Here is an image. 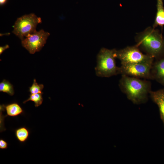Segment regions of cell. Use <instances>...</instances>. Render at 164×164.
<instances>
[{
	"label": "cell",
	"instance_id": "e0dca14e",
	"mask_svg": "<svg viewBox=\"0 0 164 164\" xmlns=\"http://www.w3.org/2000/svg\"><path fill=\"white\" fill-rule=\"evenodd\" d=\"M9 48V45H6L0 47V54L1 55L2 53L6 49Z\"/></svg>",
	"mask_w": 164,
	"mask_h": 164
},
{
	"label": "cell",
	"instance_id": "3957f363",
	"mask_svg": "<svg viewBox=\"0 0 164 164\" xmlns=\"http://www.w3.org/2000/svg\"><path fill=\"white\" fill-rule=\"evenodd\" d=\"M115 49H109L102 48L97 57V64L95 67L96 76L109 77L119 74V67L115 61Z\"/></svg>",
	"mask_w": 164,
	"mask_h": 164
},
{
	"label": "cell",
	"instance_id": "30bf717a",
	"mask_svg": "<svg viewBox=\"0 0 164 164\" xmlns=\"http://www.w3.org/2000/svg\"><path fill=\"white\" fill-rule=\"evenodd\" d=\"M157 12L153 27L164 26V7L163 0H157Z\"/></svg>",
	"mask_w": 164,
	"mask_h": 164
},
{
	"label": "cell",
	"instance_id": "4fadbf2b",
	"mask_svg": "<svg viewBox=\"0 0 164 164\" xmlns=\"http://www.w3.org/2000/svg\"><path fill=\"white\" fill-rule=\"evenodd\" d=\"M0 91L12 96L14 94L13 85L8 81L3 80L0 83Z\"/></svg>",
	"mask_w": 164,
	"mask_h": 164
},
{
	"label": "cell",
	"instance_id": "ac0fdd59",
	"mask_svg": "<svg viewBox=\"0 0 164 164\" xmlns=\"http://www.w3.org/2000/svg\"><path fill=\"white\" fill-rule=\"evenodd\" d=\"M8 0H0V5H3L5 4Z\"/></svg>",
	"mask_w": 164,
	"mask_h": 164
},
{
	"label": "cell",
	"instance_id": "7c38bea8",
	"mask_svg": "<svg viewBox=\"0 0 164 164\" xmlns=\"http://www.w3.org/2000/svg\"><path fill=\"white\" fill-rule=\"evenodd\" d=\"M15 135L17 139L21 143H24L28 139L29 135V130L25 127H21L15 130Z\"/></svg>",
	"mask_w": 164,
	"mask_h": 164
},
{
	"label": "cell",
	"instance_id": "5b68a950",
	"mask_svg": "<svg viewBox=\"0 0 164 164\" xmlns=\"http://www.w3.org/2000/svg\"><path fill=\"white\" fill-rule=\"evenodd\" d=\"M115 56L120 61L121 64L153 63L154 59L150 56L142 53L136 45L116 50Z\"/></svg>",
	"mask_w": 164,
	"mask_h": 164
},
{
	"label": "cell",
	"instance_id": "277c9868",
	"mask_svg": "<svg viewBox=\"0 0 164 164\" xmlns=\"http://www.w3.org/2000/svg\"><path fill=\"white\" fill-rule=\"evenodd\" d=\"M41 22V18L34 13L25 15L17 19L12 32L22 40L36 31L37 25Z\"/></svg>",
	"mask_w": 164,
	"mask_h": 164
},
{
	"label": "cell",
	"instance_id": "ba28073f",
	"mask_svg": "<svg viewBox=\"0 0 164 164\" xmlns=\"http://www.w3.org/2000/svg\"><path fill=\"white\" fill-rule=\"evenodd\" d=\"M152 80L164 86V57L153 63L151 69Z\"/></svg>",
	"mask_w": 164,
	"mask_h": 164
},
{
	"label": "cell",
	"instance_id": "9c48e42d",
	"mask_svg": "<svg viewBox=\"0 0 164 164\" xmlns=\"http://www.w3.org/2000/svg\"><path fill=\"white\" fill-rule=\"evenodd\" d=\"M149 95L159 108L160 118L164 126V88L155 91H151Z\"/></svg>",
	"mask_w": 164,
	"mask_h": 164
},
{
	"label": "cell",
	"instance_id": "8fae6325",
	"mask_svg": "<svg viewBox=\"0 0 164 164\" xmlns=\"http://www.w3.org/2000/svg\"><path fill=\"white\" fill-rule=\"evenodd\" d=\"M4 110L6 111L7 116L15 117L17 116L23 112V111L19 105L16 102H13L6 105L3 104Z\"/></svg>",
	"mask_w": 164,
	"mask_h": 164
},
{
	"label": "cell",
	"instance_id": "9a60e30c",
	"mask_svg": "<svg viewBox=\"0 0 164 164\" xmlns=\"http://www.w3.org/2000/svg\"><path fill=\"white\" fill-rule=\"evenodd\" d=\"M44 88L43 84H38L36 82V79L33 80L32 85L29 87V91L31 94L43 93L42 92Z\"/></svg>",
	"mask_w": 164,
	"mask_h": 164
},
{
	"label": "cell",
	"instance_id": "7a4b0ae2",
	"mask_svg": "<svg viewBox=\"0 0 164 164\" xmlns=\"http://www.w3.org/2000/svg\"><path fill=\"white\" fill-rule=\"evenodd\" d=\"M136 46L154 58L164 56V39L157 29L149 27L136 36Z\"/></svg>",
	"mask_w": 164,
	"mask_h": 164
},
{
	"label": "cell",
	"instance_id": "6da1fadb",
	"mask_svg": "<svg viewBox=\"0 0 164 164\" xmlns=\"http://www.w3.org/2000/svg\"><path fill=\"white\" fill-rule=\"evenodd\" d=\"M119 86L128 99L135 104L146 102L151 91L149 81L124 75H121Z\"/></svg>",
	"mask_w": 164,
	"mask_h": 164
},
{
	"label": "cell",
	"instance_id": "5bb4252c",
	"mask_svg": "<svg viewBox=\"0 0 164 164\" xmlns=\"http://www.w3.org/2000/svg\"><path fill=\"white\" fill-rule=\"evenodd\" d=\"M43 93L31 94L29 98L23 102V103L25 104L29 101H32L34 102L35 106L38 107L42 104L43 102Z\"/></svg>",
	"mask_w": 164,
	"mask_h": 164
},
{
	"label": "cell",
	"instance_id": "2e32d148",
	"mask_svg": "<svg viewBox=\"0 0 164 164\" xmlns=\"http://www.w3.org/2000/svg\"><path fill=\"white\" fill-rule=\"evenodd\" d=\"M8 144L5 140L1 139H0V149H7L8 148Z\"/></svg>",
	"mask_w": 164,
	"mask_h": 164
},
{
	"label": "cell",
	"instance_id": "52a82bcc",
	"mask_svg": "<svg viewBox=\"0 0 164 164\" xmlns=\"http://www.w3.org/2000/svg\"><path fill=\"white\" fill-rule=\"evenodd\" d=\"M50 35L43 29L36 31L21 40L22 45L30 54H33L41 50Z\"/></svg>",
	"mask_w": 164,
	"mask_h": 164
},
{
	"label": "cell",
	"instance_id": "8992f818",
	"mask_svg": "<svg viewBox=\"0 0 164 164\" xmlns=\"http://www.w3.org/2000/svg\"><path fill=\"white\" fill-rule=\"evenodd\" d=\"M153 63L121 64L119 74L144 79L152 80L151 69Z\"/></svg>",
	"mask_w": 164,
	"mask_h": 164
}]
</instances>
